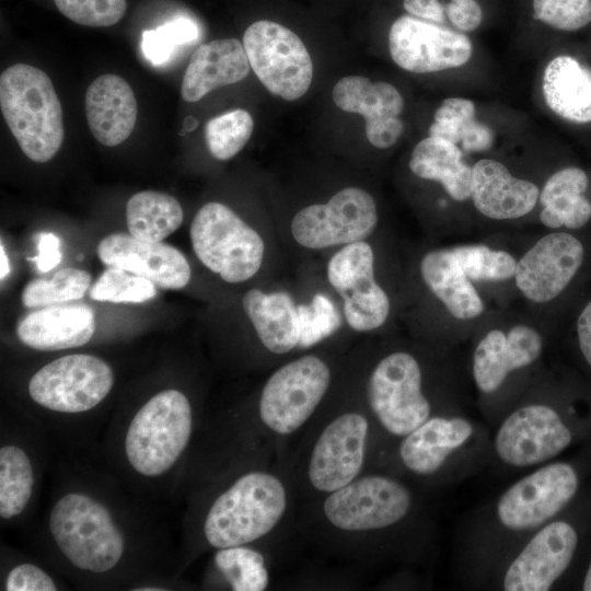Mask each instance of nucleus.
Here are the masks:
<instances>
[{
    "instance_id": "2",
    "label": "nucleus",
    "mask_w": 591,
    "mask_h": 591,
    "mask_svg": "<svg viewBox=\"0 0 591 591\" xmlns=\"http://www.w3.org/2000/svg\"><path fill=\"white\" fill-rule=\"evenodd\" d=\"M591 280V232L551 230L518 259L513 282L533 304L571 303Z\"/></svg>"
},
{
    "instance_id": "11",
    "label": "nucleus",
    "mask_w": 591,
    "mask_h": 591,
    "mask_svg": "<svg viewBox=\"0 0 591 591\" xmlns=\"http://www.w3.org/2000/svg\"><path fill=\"white\" fill-rule=\"evenodd\" d=\"M376 223L373 197L361 188L347 187L326 204L311 205L297 212L291 233L301 246L322 250L364 241Z\"/></svg>"
},
{
    "instance_id": "24",
    "label": "nucleus",
    "mask_w": 591,
    "mask_h": 591,
    "mask_svg": "<svg viewBox=\"0 0 591 591\" xmlns=\"http://www.w3.org/2000/svg\"><path fill=\"white\" fill-rule=\"evenodd\" d=\"M84 108L94 138L106 147L124 142L137 121V101L131 86L117 74L97 77L88 88Z\"/></svg>"
},
{
    "instance_id": "21",
    "label": "nucleus",
    "mask_w": 591,
    "mask_h": 591,
    "mask_svg": "<svg viewBox=\"0 0 591 591\" xmlns=\"http://www.w3.org/2000/svg\"><path fill=\"white\" fill-rule=\"evenodd\" d=\"M333 101L339 109L364 117L366 136L375 148H390L403 132L404 125L398 116L404 101L391 83L347 76L335 84Z\"/></svg>"
},
{
    "instance_id": "16",
    "label": "nucleus",
    "mask_w": 591,
    "mask_h": 591,
    "mask_svg": "<svg viewBox=\"0 0 591 591\" xmlns=\"http://www.w3.org/2000/svg\"><path fill=\"white\" fill-rule=\"evenodd\" d=\"M389 49L397 66L415 73L460 67L470 60L473 53L466 35L409 15L393 22Z\"/></svg>"
},
{
    "instance_id": "8",
    "label": "nucleus",
    "mask_w": 591,
    "mask_h": 591,
    "mask_svg": "<svg viewBox=\"0 0 591 591\" xmlns=\"http://www.w3.org/2000/svg\"><path fill=\"white\" fill-rule=\"evenodd\" d=\"M114 373L103 359L76 354L60 357L30 380L32 399L59 413H82L97 406L111 392Z\"/></svg>"
},
{
    "instance_id": "29",
    "label": "nucleus",
    "mask_w": 591,
    "mask_h": 591,
    "mask_svg": "<svg viewBox=\"0 0 591 591\" xmlns=\"http://www.w3.org/2000/svg\"><path fill=\"white\" fill-rule=\"evenodd\" d=\"M242 304L259 340L269 351L286 354L298 346V305L289 293H265L254 288L244 294Z\"/></svg>"
},
{
    "instance_id": "46",
    "label": "nucleus",
    "mask_w": 591,
    "mask_h": 591,
    "mask_svg": "<svg viewBox=\"0 0 591 591\" xmlns=\"http://www.w3.org/2000/svg\"><path fill=\"white\" fill-rule=\"evenodd\" d=\"M450 21L460 30L473 31L482 22V8L475 0H451L445 7Z\"/></svg>"
},
{
    "instance_id": "38",
    "label": "nucleus",
    "mask_w": 591,
    "mask_h": 591,
    "mask_svg": "<svg viewBox=\"0 0 591 591\" xmlns=\"http://www.w3.org/2000/svg\"><path fill=\"white\" fill-rule=\"evenodd\" d=\"M253 128V118L245 109H234L216 116L205 126L207 148L215 159L229 160L244 148Z\"/></svg>"
},
{
    "instance_id": "48",
    "label": "nucleus",
    "mask_w": 591,
    "mask_h": 591,
    "mask_svg": "<svg viewBox=\"0 0 591 591\" xmlns=\"http://www.w3.org/2000/svg\"><path fill=\"white\" fill-rule=\"evenodd\" d=\"M405 10L420 19L442 23L444 8L438 0H404Z\"/></svg>"
},
{
    "instance_id": "19",
    "label": "nucleus",
    "mask_w": 591,
    "mask_h": 591,
    "mask_svg": "<svg viewBox=\"0 0 591 591\" xmlns=\"http://www.w3.org/2000/svg\"><path fill=\"white\" fill-rule=\"evenodd\" d=\"M578 544L575 529L565 521L544 525L509 565L507 591H546L568 568Z\"/></svg>"
},
{
    "instance_id": "5",
    "label": "nucleus",
    "mask_w": 591,
    "mask_h": 591,
    "mask_svg": "<svg viewBox=\"0 0 591 591\" xmlns=\"http://www.w3.org/2000/svg\"><path fill=\"white\" fill-rule=\"evenodd\" d=\"M188 398L174 389L152 396L134 416L125 438L131 467L154 477L167 472L185 450L192 433Z\"/></svg>"
},
{
    "instance_id": "15",
    "label": "nucleus",
    "mask_w": 591,
    "mask_h": 591,
    "mask_svg": "<svg viewBox=\"0 0 591 591\" xmlns=\"http://www.w3.org/2000/svg\"><path fill=\"white\" fill-rule=\"evenodd\" d=\"M571 439L559 414L535 403L515 409L503 420L495 436V450L502 462L525 467L556 456Z\"/></svg>"
},
{
    "instance_id": "9",
    "label": "nucleus",
    "mask_w": 591,
    "mask_h": 591,
    "mask_svg": "<svg viewBox=\"0 0 591 591\" xmlns=\"http://www.w3.org/2000/svg\"><path fill=\"white\" fill-rule=\"evenodd\" d=\"M418 361L408 352L384 357L369 379L368 398L381 425L392 434L405 437L425 422L431 412L421 391Z\"/></svg>"
},
{
    "instance_id": "34",
    "label": "nucleus",
    "mask_w": 591,
    "mask_h": 591,
    "mask_svg": "<svg viewBox=\"0 0 591 591\" xmlns=\"http://www.w3.org/2000/svg\"><path fill=\"white\" fill-rule=\"evenodd\" d=\"M34 484L28 455L16 445L0 449V517L11 519L27 506Z\"/></svg>"
},
{
    "instance_id": "42",
    "label": "nucleus",
    "mask_w": 591,
    "mask_h": 591,
    "mask_svg": "<svg viewBox=\"0 0 591 591\" xmlns=\"http://www.w3.org/2000/svg\"><path fill=\"white\" fill-rule=\"evenodd\" d=\"M70 21L91 27H107L118 23L127 10L126 0H54Z\"/></svg>"
},
{
    "instance_id": "44",
    "label": "nucleus",
    "mask_w": 591,
    "mask_h": 591,
    "mask_svg": "<svg viewBox=\"0 0 591 591\" xmlns=\"http://www.w3.org/2000/svg\"><path fill=\"white\" fill-rule=\"evenodd\" d=\"M589 282L570 304H572V327L577 347L591 369V283Z\"/></svg>"
},
{
    "instance_id": "22",
    "label": "nucleus",
    "mask_w": 591,
    "mask_h": 591,
    "mask_svg": "<svg viewBox=\"0 0 591 591\" xmlns=\"http://www.w3.org/2000/svg\"><path fill=\"white\" fill-rule=\"evenodd\" d=\"M540 192L533 182L514 177L500 161L482 159L472 166L471 199L488 219L514 220L529 215Z\"/></svg>"
},
{
    "instance_id": "36",
    "label": "nucleus",
    "mask_w": 591,
    "mask_h": 591,
    "mask_svg": "<svg viewBox=\"0 0 591 591\" xmlns=\"http://www.w3.org/2000/svg\"><path fill=\"white\" fill-rule=\"evenodd\" d=\"M215 563L234 591H263L268 572L262 554L242 545L220 548Z\"/></svg>"
},
{
    "instance_id": "3",
    "label": "nucleus",
    "mask_w": 591,
    "mask_h": 591,
    "mask_svg": "<svg viewBox=\"0 0 591 591\" xmlns=\"http://www.w3.org/2000/svg\"><path fill=\"white\" fill-rule=\"evenodd\" d=\"M286 506V490L279 479L263 472L247 473L212 503L205 536L219 549L253 542L274 529Z\"/></svg>"
},
{
    "instance_id": "1",
    "label": "nucleus",
    "mask_w": 591,
    "mask_h": 591,
    "mask_svg": "<svg viewBox=\"0 0 591 591\" xmlns=\"http://www.w3.org/2000/svg\"><path fill=\"white\" fill-rule=\"evenodd\" d=\"M0 107L4 121L22 152L45 163L59 151L63 114L48 74L26 63H15L0 76Z\"/></svg>"
},
{
    "instance_id": "10",
    "label": "nucleus",
    "mask_w": 591,
    "mask_h": 591,
    "mask_svg": "<svg viewBox=\"0 0 591 591\" xmlns=\"http://www.w3.org/2000/svg\"><path fill=\"white\" fill-rule=\"evenodd\" d=\"M329 382V369L316 356H304L282 366L263 389L259 401L262 420L280 434L296 431L313 414Z\"/></svg>"
},
{
    "instance_id": "35",
    "label": "nucleus",
    "mask_w": 591,
    "mask_h": 591,
    "mask_svg": "<svg viewBox=\"0 0 591 591\" xmlns=\"http://www.w3.org/2000/svg\"><path fill=\"white\" fill-rule=\"evenodd\" d=\"M91 275L78 268H63L51 278H36L23 289L21 300L26 308L61 304L81 299L91 287Z\"/></svg>"
},
{
    "instance_id": "47",
    "label": "nucleus",
    "mask_w": 591,
    "mask_h": 591,
    "mask_svg": "<svg viewBox=\"0 0 591 591\" xmlns=\"http://www.w3.org/2000/svg\"><path fill=\"white\" fill-rule=\"evenodd\" d=\"M59 246L60 240L57 235L50 232L39 233L37 241L38 254L31 258V260L36 263L37 269L40 273H47L59 265L61 262Z\"/></svg>"
},
{
    "instance_id": "41",
    "label": "nucleus",
    "mask_w": 591,
    "mask_h": 591,
    "mask_svg": "<svg viewBox=\"0 0 591 591\" xmlns=\"http://www.w3.org/2000/svg\"><path fill=\"white\" fill-rule=\"evenodd\" d=\"M300 339L298 346L308 348L333 335L341 324L333 301L316 293L309 304L298 305Z\"/></svg>"
},
{
    "instance_id": "50",
    "label": "nucleus",
    "mask_w": 591,
    "mask_h": 591,
    "mask_svg": "<svg viewBox=\"0 0 591 591\" xmlns=\"http://www.w3.org/2000/svg\"><path fill=\"white\" fill-rule=\"evenodd\" d=\"M582 587H583L582 588L583 590L591 591V564H590L589 569H588V571L586 573Z\"/></svg>"
},
{
    "instance_id": "45",
    "label": "nucleus",
    "mask_w": 591,
    "mask_h": 591,
    "mask_svg": "<svg viewBox=\"0 0 591 591\" xmlns=\"http://www.w3.org/2000/svg\"><path fill=\"white\" fill-rule=\"evenodd\" d=\"M56 589L48 573L27 563L13 567L5 580L7 591H55Z\"/></svg>"
},
{
    "instance_id": "25",
    "label": "nucleus",
    "mask_w": 591,
    "mask_h": 591,
    "mask_svg": "<svg viewBox=\"0 0 591 591\" xmlns=\"http://www.w3.org/2000/svg\"><path fill=\"white\" fill-rule=\"evenodd\" d=\"M95 331V314L85 304L43 306L24 316L18 324L19 339L44 351L62 350L85 345Z\"/></svg>"
},
{
    "instance_id": "18",
    "label": "nucleus",
    "mask_w": 591,
    "mask_h": 591,
    "mask_svg": "<svg viewBox=\"0 0 591 591\" xmlns=\"http://www.w3.org/2000/svg\"><path fill=\"white\" fill-rule=\"evenodd\" d=\"M367 419L347 413L333 420L316 441L309 465L312 485L333 493L349 484L360 472L366 452Z\"/></svg>"
},
{
    "instance_id": "37",
    "label": "nucleus",
    "mask_w": 591,
    "mask_h": 591,
    "mask_svg": "<svg viewBox=\"0 0 591 591\" xmlns=\"http://www.w3.org/2000/svg\"><path fill=\"white\" fill-rule=\"evenodd\" d=\"M468 275L478 283H501L514 278L517 258L508 251L484 243L454 245Z\"/></svg>"
},
{
    "instance_id": "12",
    "label": "nucleus",
    "mask_w": 591,
    "mask_h": 591,
    "mask_svg": "<svg viewBox=\"0 0 591 591\" xmlns=\"http://www.w3.org/2000/svg\"><path fill=\"white\" fill-rule=\"evenodd\" d=\"M327 278L344 300L349 326L358 332L382 326L390 314L391 302L374 278V253L369 243L345 245L327 264Z\"/></svg>"
},
{
    "instance_id": "30",
    "label": "nucleus",
    "mask_w": 591,
    "mask_h": 591,
    "mask_svg": "<svg viewBox=\"0 0 591 591\" xmlns=\"http://www.w3.org/2000/svg\"><path fill=\"white\" fill-rule=\"evenodd\" d=\"M543 95L559 117L578 124L591 123V69L571 56H557L545 68Z\"/></svg>"
},
{
    "instance_id": "32",
    "label": "nucleus",
    "mask_w": 591,
    "mask_h": 591,
    "mask_svg": "<svg viewBox=\"0 0 591 591\" xmlns=\"http://www.w3.org/2000/svg\"><path fill=\"white\" fill-rule=\"evenodd\" d=\"M183 217L177 199L162 192H139L126 206L129 233L147 242H162L181 227Z\"/></svg>"
},
{
    "instance_id": "6",
    "label": "nucleus",
    "mask_w": 591,
    "mask_h": 591,
    "mask_svg": "<svg viewBox=\"0 0 591 591\" xmlns=\"http://www.w3.org/2000/svg\"><path fill=\"white\" fill-rule=\"evenodd\" d=\"M190 240L199 260L227 282L245 281L262 266V236L223 204L211 201L198 210Z\"/></svg>"
},
{
    "instance_id": "49",
    "label": "nucleus",
    "mask_w": 591,
    "mask_h": 591,
    "mask_svg": "<svg viewBox=\"0 0 591 591\" xmlns=\"http://www.w3.org/2000/svg\"><path fill=\"white\" fill-rule=\"evenodd\" d=\"M0 264H1L0 278L1 280H3L7 278V276L10 273V263H9L8 255L4 251L3 244H1L0 246Z\"/></svg>"
},
{
    "instance_id": "39",
    "label": "nucleus",
    "mask_w": 591,
    "mask_h": 591,
    "mask_svg": "<svg viewBox=\"0 0 591 591\" xmlns=\"http://www.w3.org/2000/svg\"><path fill=\"white\" fill-rule=\"evenodd\" d=\"M155 285L121 268L108 267L90 287L89 296L95 301L112 303H142L157 293Z\"/></svg>"
},
{
    "instance_id": "27",
    "label": "nucleus",
    "mask_w": 591,
    "mask_h": 591,
    "mask_svg": "<svg viewBox=\"0 0 591 591\" xmlns=\"http://www.w3.org/2000/svg\"><path fill=\"white\" fill-rule=\"evenodd\" d=\"M590 177L578 166L553 173L540 192L541 223L551 230L586 231L591 225Z\"/></svg>"
},
{
    "instance_id": "31",
    "label": "nucleus",
    "mask_w": 591,
    "mask_h": 591,
    "mask_svg": "<svg viewBox=\"0 0 591 591\" xmlns=\"http://www.w3.org/2000/svg\"><path fill=\"white\" fill-rule=\"evenodd\" d=\"M409 169L417 177L440 183L455 201L471 198L472 167L455 143L433 136L422 139L412 152Z\"/></svg>"
},
{
    "instance_id": "20",
    "label": "nucleus",
    "mask_w": 591,
    "mask_h": 591,
    "mask_svg": "<svg viewBox=\"0 0 591 591\" xmlns=\"http://www.w3.org/2000/svg\"><path fill=\"white\" fill-rule=\"evenodd\" d=\"M103 264L143 277L163 289L178 290L190 280V267L184 254L162 242H147L130 233H113L97 245Z\"/></svg>"
},
{
    "instance_id": "23",
    "label": "nucleus",
    "mask_w": 591,
    "mask_h": 591,
    "mask_svg": "<svg viewBox=\"0 0 591 591\" xmlns=\"http://www.w3.org/2000/svg\"><path fill=\"white\" fill-rule=\"evenodd\" d=\"M419 269L427 288L453 320L472 322L485 313L486 302L478 283L466 271L454 245L427 252Z\"/></svg>"
},
{
    "instance_id": "17",
    "label": "nucleus",
    "mask_w": 591,
    "mask_h": 591,
    "mask_svg": "<svg viewBox=\"0 0 591 591\" xmlns=\"http://www.w3.org/2000/svg\"><path fill=\"white\" fill-rule=\"evenodd\" d=\"M543 347V335L528 323L488 329L478 339L472 357L477 389L485 394L496 392L510 373L533 364Z\"/></svg>"
},
{
    "instance_id": "14",
    "label": "nucleus",
    "mask_w": 591,
    "mask_h": 591,
    "mask_svg": "<svg viewBox=\"0 0 591 591\" xmlns=\"http://www.w3.org/2000/svg\"><path fill=\"white\" fill-rule=\"evenodd\" d=\"M578 489L576 471L567 463H552L521 478L497 503L500 523L512 531L544 524L556 515Z\"/></svg>"
},
{
    "instance_id": "40",
    "label": "nucleus",
    "mask_w": 591,
    "mask_h": 591,
    "mask_svg": "<svg viewBox=\"0 0 591 591\" xmlns=\"http://www.w3.org/2000/svg\"><path fill=\"white\" fill-rule=\"evenodd\" d=\"M198 34L199 30L194 21L176 18L142 33V53L152 65L159 66L171 58L176 47L193 43Z\"/></svg>"
},
{
    "instance_id": "7",
    "label": "nucleus",
    "mask_w": 591,
    "mask_h": 591,
    "mask_svg": "<svg viewBox=\"0 0 591 591\" xmlns=\"http://www.w3.org/2000/svg\"><path fill=\"white\" fill-rule=\"evenodd\" d=\"M243 46L251 68L271 94L294 101L309 90L313 63L294 32L273 21H257L245 31Z\"/></svg>"
},
{
    "instance_id": "28",
    "label": "nucleus",
    "mask_w": 591,
    "mask_h": 591,
    "mask_svg": "<svg viewBox=\"0 0 591 591\" xmlns=\"http://www.w3.org/2000/svg\"><path fill=\"white\" fill-rule=\"evenodd\" d=\"M472 433L473 426L465 418H428L405 436L399 455L408 470L429 475L437 472L451 453L465 444Z\"/></svg>"
},
{
    "instance_id": "51",
    "label": "nucleus",
    "mask_w": 591,
    "mask_h": 591,
    "mask_svg": "<svg viewBox=\"0 0 591 591\" xmlns=\"http://www.w3.org/2000/svg\"><path fill=\"white\" fill-rule=\"evenodd\" d=\"M197 125V121L193 117H187L185 120V128L187 130H193L195 126Z\"/></svg>"
},
{
    "instance_id": "43",
    "label": "nucleus",
    "mask_w": 591,
    "mask_h": 591,
    "mask_svg": "<svg viewBox=\"0 0 591 591\" xmlns=\"http://www.w3.org/2000/svg\"><path fill=\"white\" fill-rule=\"evenodd\" d=\"M533 18L561 31H577L591 21V0H533Z\"/></svg>"
},
{
    "instance_id": "26",
    "label": "nucleus",
    "mask_w": 591,
    "mask_h": 591,
    "mask_svg": "<svg viewBox=\"0 0 591 591\" xmlns=\"http://www.w3.org/2000/svg\"><path fill=\"white\" fill-rule=\"evenodd\" d=\"M243 44L235 38L215 39L200 45L185 70L181 94L197 102L215 89L236 83L250 72Z\"/></svg>"
},
{
    "instance_id": "4",
    "label": "nucleus",
    "mask_w": 591,
    "mask_h": 591,
    "mask_svg": "<svg viewBox=\"0 0 591 591\" xmlns=\"http://www.w3.org/2000/svg\"><path fill=\"white\" fill-rule=\"evenodd\" d=\"M48 525L60 552L79 569L105 572L123 557L124 536L111 513L84 494L69 493L58 499Z\"/></svg>"
},
{
    "instance_id": "13",
    "label": "nucleus",
    "mask_w": 591,
    "mask_h": 591,
    "mask_svg": "<svg viewBox=\"0 0 591 591\" xmlns=\"http://www.w3.org/2000/svg\"><path fill=\"white\" fill-rule=\"evenodd\" d=\"M410 494L401 483L384 476H366L335 490L324 503L328 521L345 531L390 526L408 512Z\"/></svg>"
},
{
    "instance_id": "33",
    "label": "nucleus",
    "mask_w": 591,
    "mask_h": 591,
    "mask_svg": "<svg viewBox=\"0 0 591 591\" xmlns=\"http://www.w3.org/2000/svg\"><path fill=\"white\" fill-rule=\"evenodd\" d=\"M429 135L461 144L467 152L489 150L494 143L491 129L475 119V105L471 100L450 97L437 108Z\"/></svg>"
}]
</instances>
